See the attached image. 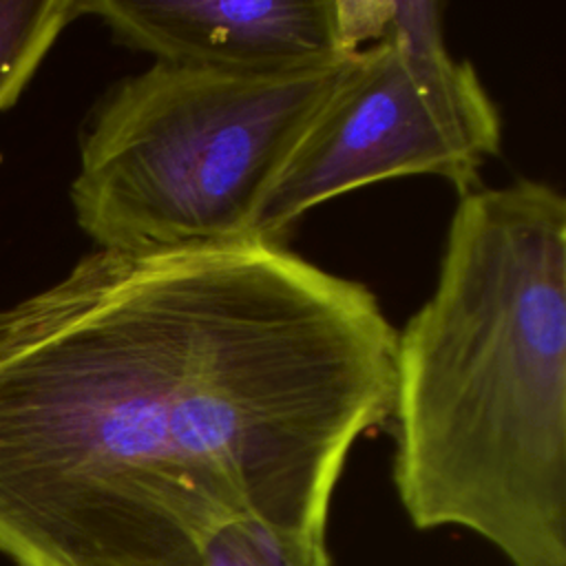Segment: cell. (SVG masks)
<instances>
[{
    "label": "cell",
    "mask_w": 566,
    "mask_h": 566,
    "mask_svg": "<svg viewBox=\"0 0 566 566\" xmlns=\"http://www.w3.org/2000/svg\"><path fill=\"white\" fill-rule=\"evenodd\" d=\"M394 352L367 285L285 245L93 248L0 307V553L199 566L234 517L325 535Z\"/></svg>",
    "instance_id": "cell-1"
},
{
    "label": "cell",
    "mask_w": 566,
    "mask_h": 566,
    "mask_svg": "<svg viewBox=\"0 0 566 566\" xmlns=\"http://www.w3.org/2000/svg\"><path fill=\"white\" fill-rule=\"evenodd\" d=\"M394 486L416 528L566 566V199L460 197L429 298L396 329Z\"/></svg>",
    "instance_id": "cell-2"
},
{
    "label": "cell",
    "mask_w": 566,
    "mask_h": 566,
    "mask_svg": "<svg viewBox=\"0 0 566 566\" xmlns=\"http://www.w3.org/2000/svg\"><path fill=\"white\" fill-rule=\"evenodd\" d=\"M354 53L279 69L153 62L108 86L69 197L104 250L250 239L256 212Z\"/></svg>",
    "instance_id": "cell-3"
},
{
    "label": "cell",
    "mask_w": 566,
    "mask_h": 566,
    "mask_svg": "<svg viewBox=\"0 0 566 566\" xmlns=\"http://www.w3.org/2000/svg\"><path fill=\"white\" fill-rule=\"evenodd\" d=\"M440 2L389 0L268 190L250 239L285 245L318 203L360 186L429 175L460 197L500 155L502 115L471 62L451 55Z\"/></svg>",
    "instance_id": "cell-4"
},
{
    "label": "cell",
    "mask_w": 566,
    "mask_h": 566,
    "mask_svg": "<svg viewBox=\"0 0 566 566\" xmlns=\"http://www.w3.org/2000/svg\"><path fill=\"white\" fill-rule=\"evenodd\" d=\"M80 13L155 62L279 69L356 53L343 0H80Z\"/></svg>",
    "instance_id": "cell-5"
},
{
    "label": "cell",
    "mask_w": 566,
    "mask_h": 566,
    "mask_svg": "<svg viewBox=\"0 0 566 566\" xmlns=\"http://www.w3.org/2000/svg\"><path fill=\"white\" fill-rule=\"evenodd\" d=\"M77 18L80 0H0V113L15 106L57 38Z\"/></svg>",
    "instance_id": "cell-6"
},
{
    "label": "cell",
    "mask_w": 566,
    "mask_h": 566,
    "mask_svg": "<svg viewBox=\"0 0 566 566\" xmlns=\"http://www.w3.org/2000/svg\"><path fill=\"white\" fill-rule=\"evenodd\" d=\"M199 566H329L325 535L285 533L254 517H234L206 539Z\"/></svg>",
    "instance_id": "cell-7"
}]
</instances>
